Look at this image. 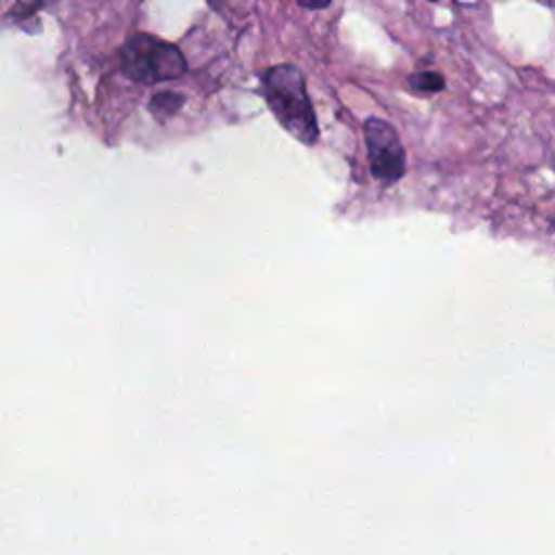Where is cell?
Here are the masks:
<instances>
[{
	"mask_svg": "<svg viewBox=\"0 0 555 555\" xmlns=\"http://www.w3.org/2000/svg\"><path fill=\"white\" fill-rule=\"evenodd\" d=\"M330 2H332V0H297L299 7L312 9V11H321V9H325Z\"/></svg>",
	"mask_w": 555,
	"mask_h": 555,
	"instance_id": "obj_7",
	"label": "cell"
},
{
	"mask_svg": "<svg viewBox=\"0 0 555 555\" xmlns=\"http://www.w3.org/2000/svg\"><path fill=\"white\" fill-rule=\"evenodd\" d=\"M431 2H436V0H431Z\"/></svg>",
	"mask_w": 555,
	"mask_h": 555,
	"instance_id": "obj_9",
	"label": "cell"
},
{
	"mask_svg": "<svg viewBox=\"0 0 555 555\" xmlns=\"http://www.w3.org/2000/svg\"><path fill=\"white\" fill-rule=\"evenodd\" d=\"M364 143L371 176L382 184H395L405 173V150L392 124L379 117L364 119Z\"/></svg>",
	"mask_w": 555,
	"mask_h": 555,
	"instance_id": "obj_3",
	"label": "cell"
},
{
	"mask_svg": "<svg viewBox=\"0 0 555 555\" xmlns=\"http://www.w3.org/2000/svg\"><path fill=\"white\" fill-rule=\"evenodd\" d=\"M121 69L130 80L154 85L180 78L186 61L178 46L147 33L132 35L119 50Z\"/></svg>",
	"mask_w": 555,
	"mask_h": 555,
	"instance_id": "obj_2",
	"label": "cell"
},
{
	"mask_svg": "<svg viewBox=\"0 0 555 555\" xmlns=\"http://www.w3.org/2000/svg\"><path fill=\"white\" fill-rule=\"evenodd\" d=\"M59 0H15V4H13V9H11V15L15 17V20H28V17H33L35 13H39L41 9H46V7H52V4H56Z\"/></svg>",
	"mask_w": 555,
	"mask_h": 555,
	"instance_id": "obj_6",
	"label": "cell"
},
{
	"mask_svg": "<svg viewBox=\"0 0 555 555\" xmlns=\"http://www.w3.org/2000/svg\"><path fill=\"white\" fill-rule=\"evenodd\" d=\"M408 87L416 93H438L444 89V78L438 72L425 69L408 76Z\"/></svg>",
	"mask_w": 555,
	"mask_h": 555,
	"instance_id": "obj_5",
	"label": "cell"
},
{
	"mask_svg": "<svg viewBox=\"0 0 555 555\" xmlns=\"http://www.w3.org/2000/svg\"><path fill=\"white\" fill-rule=\"evenodd\" d=\"M186 98L182 93H173V91H160L156 95L150 98L147 102V108L150 113L158 119V121H165L167 117L176 115L182 106H184Z\"/></svg>",
	"mask_w": 555,
	"mask_h": 555,
	"instance_id": "obj_4",
	"label": "cell"
},
{
	"mask_svg": "<svg viewBox=\"0 0 555 555\" xmlns=\"http://www.w3.org/2000/svg\"><path fill=\"white\" fill-rule=\"evenodd\" d=\"M262 95L280 126L301 141L314 145L319 141V124L306 91V80L293 63H280L262 74Z\"/></svg>",
	"mask_w": 555,
	"mask_h": 555,
	"instance_id": "obj_1",
	"label": "cell"
},
{
	"mask_svg": "<svg viewBox=\"0 0 555 555\" xmlns=\"http://www.w3.org/2000/svg\"><path fill=\"white\" fill-rule=\"evenodd\" d=\"M540 2H553V0H540Z\"/></svg>",
	"mask_w": 555,
	"mask_h": 555,
	"instance_id": "obj_8",
	"label": "cell"
}]
</instances>
